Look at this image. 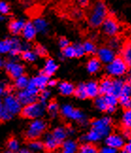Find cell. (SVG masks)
I'll return each instance as SVG.
<instances>
[{"instance_id":"6da1fadb","label":"cell","mask_w":131,"mask_h":153,"mask_svg":"<svg viewBox=\"0 0 131 153\" xmlns=\"http://www.w3.org/2000/svg\"><path fill=\"white\" fill-rule=\"evenodd\" d=\"M108 17V8L104 2L99 1L96 2L92 10H90V13L88 16L89 24L93 27H98L102 26L103 22Z\"/></svg>"},{"instance_id":"7a4b0ae2","label":"cell","mask_w":131,"mask_h":153,"mask_svg":"<svg viewBox=\"0 0 131 153\" xmlns=\"http://www.w3.org/2000/svg\"><path fill=\"white\" fill-rule=\"evenodd\" d=\"M45 111V105L40 102H35L25 106L20 111L21 115L24 118L28 119H37L38 117H41L44 114Z\"/></svg>"},{"instance_id":"3957f363","label":"cell","mask_w":131,"mask_h":153,"mask_svg":"<svg viewBox=\"0 0 131 153\" xmlns=\"http://www.w3.org/2000/svg\"><path fill=\"white\" fill-rule=\"evenodd\" d=\"M46 123L41 119H35L30 124H29L27 131L26 137L28 140H36L38 139L41 134H43L46 129Z\"/></svg>"},{"instance_id":"277c9868","label":"cell","mask_w":131,"mask_h":153,"mask_svg":"<svg viewBox=\"0 0 131 153\" xmlns=\"http://www.w3.org/2000/svg\"><path fill=\"white\" fill-rule=\"evenodd\" d=\"M127 64L121 57H115L114 60L107 66V72L111 76H121L127 72Z\"/></svg>"},{"instance_id":"5b68a950","label":"cell","mask_w":131,"mask_h":153,"mask_svg":"<svg viewBox=\"0 0 131 153\" xmlns=\"http://www.w3.org/2000/svg\"><path fill=\"white\" fill-rule=\"evenodd\" d=\"M93 129L98 132L101 138L109 136L111 128V119L110 117H102L100 119H95L92 122Z\"/></svg>"},{"instance_id":"8992f818","label":"cell","mask_w":131,"mask_h":153,"mask_svg":"<svg viewBox=\"0 0 131 153\" xmlns=\"http://www.w3.org/2000/svg\"><path fill=\"white\" fill-rule=\"evenodd\" d=\"M61 114L65 117H68V118L72 119V120L79 122L81 125L86 126L87 123H88L86 115L83 114L81 111L74 109L72 106H70V105L63 106L62 109H61Z\"/></svg>"},{"instance_id":"52a82bcc","label":"cell","mask_w":131,"mask_h":153,"mask_svg":"<svg viewBox=\"0 0 131 153\" xmlns=\"http://www.w3.org/2000/svg\"><path fill=\"white\" fill-rule=\"evenodd\" d=\"M2 107L13 116L14 114H19L22 110V105L18 101V99H17V97L15 96L11 95V94L5 97Z\"/></svg>"},{"instance_id":"ba28073f","label":"cell","mask_w":131,"mask_h":153,"mask_svg":"<svg viewBox=\"0 0 131 153\" xmlns=\"http://www.w3.org/2000/svg\"><path fill=\"white\" fill-rule=\"evenodd\" d=\"M102 29L104 33L108 35V36H115L119 32L120 26H119L118 22L116 21L115 18H113L111 16H108L103 22Z\"/></svg>"},{"instance_id":"9c48e42d","label":"cell","mask_w":131,"mask_h":153,"mask_svg":"<svg viewBox=\"0 0 131 153\" xmlns=\"http://www.w3.org/2000/svg\"><path fill=\"white\" fill-rule=\"evenodd\" d=\"M6 70H7L8 74L11 76L13 79H17L19 76L24 75V71L25 68L22 64L15 62H10L6 64Z\"/></svg>"},{"instance_id":"30bf717a","label":"cell","mask_w":131,"mask_h":153,"mask_svg":"<svg viewBox=\"0 0 131 153\" xmlns=\"http://www.w3.org/2000/svg\"><path fill=\"white\" fill-rule=\"evenodd\" d=\"M98 60L100 62L104 63H110L115 59V53L110 48H101L97 51Z\"/></svg>"},{"instance_id":"8fae6325","label":"cell","mask_w":131,"mask_h":153,"mask_svg":"<svg viewBox=\"0 0 131 153\" xmlns=\"http://www.w3.org/2000/svg\"><path fill=\"white\" fill-rule=\"evenodd\" d=\"M16 97H17V99H18V101L20 102V104L24 105V107H25V106H27V105L37 102L38 96L32 95V94H30L25 89V90L20 91L18 94H17Z\"/></svg>"},{"instance_id":"7c38bea8","label":"cell","mask_w":131,"mask_h":153,"mask_svg":"<svg viewBox=\"0 0 131 153\" xmlns=\"http://www.w3.org/2000/svg\"><path fill=\"white\" fill-rule=\"evenodd\" d=\"M106 145L107 146H110L114 149H122L124 146V140L120 135L110 134L106 138Z\"/></svg>"},{"instance_id":"4fadbf2b","label":"cell","mask_w":131,"mask_h":153,"mask_svg":"<svg viewBox=\"0 0 131 153\" xmlns=\"http://www.w3.org/2000/svg\"><path fill=\"white\" fill-rule=\"evenodd\" d=\"M43 144L44 146V149H46L47 152H52V151L56 150L57 149H58V146L61 145V143L58 142V141L52 136L51 133L45 134Z\"/></svg>"},{"instance_id":"5bb4252c","label":"cell","mask_w":131,"mask_h":153,"mask_svg":"<svg viewBox=\"0 0 131 153\" xmlns=\"http://www.w3.org/2000/svg\"><path fill=\"white\" fill-rule=\"evenodd\" d=\"M36 33L37 32L33 26V23H31V22L25 23V26H24V28L22 30V35L24 38L27 41H31L35 38V36H36Z\"/></svg>"},{"instance_id":"9a60e30c","label":"cell","mask_w":131,"mask_h":153,"mask_svg":"<svg viewBox=\"0 0 131 153\" xmlns=\"http://www.w3.org/2000/svg\"><path fill=\"white\" fill-rule=\"evenodd\" d=\"M99 88V95H110L112 90V80L110 78H106L98 84Z\"/></svg>"},{"instance_id":"2e32d148","label":"cell","mask_w":131,"mask_h":153,"mask_svg":"<svg viewBox=\"0 0 131 153\" xmlns=\"http://www.w3.org/2000/svg\"><path fill=\"white\" fill-rule=\"evenodd\" d=\"M61 153H76L77 152V144L73 140H65L61 143Z\"/></svg>"},{"instance_id":"e0dca14e","label":"cell","mask_w":131,"mask_h":153,"mask_svg":"<svg viewBox=\"0 0 131 153\" xmlns=\"http://www.w3.org/2000/svg\"><path fill=\"white\" fill-rule=\"evenodd\" d=\"M86 92L88 97L91 98H96L99 96V88H98V83L95 81H90L85 84Z\"/></svg>"},{"instance_id":"ac0fdd59","label":"cell","mask_w":131,"mask_h":153,"mask_svg":"<svg viewBox=\"0 0 131 153\" xmlns=\"http://www.w3.org/2000/svg\"><path fill=\"white\" fill-rule=\"evenodd\" d=\"M48 80H49L48 76H46L43 73L32 79L33 83L35 84V86L38 88L39 91H44V88L46 87L47 83H48Z\"/></svg>"},{"instance_id":"d6986e66","label":"cell","mask_w":131,"mask_h":153,"mask_svg":"<svg viewBox=\"0 0 131 153\" xmlns=\"http://www.w3.org/2000/svg\"><path fill=\"white\" fill-rule=\"evenodd\" d=\"M57 70H58V64L55 62L54 60H52V59H48V60H47L46 62H45L43 74L45 75L46 76H50L52 75H54Z\"/></svg>"},{"instance_id":"ffe728a7","label":"cell","mask_w":131,"mask_h":153,"mask_svg":"<svg viewBox=\"0 0 131 153\" xmlns=\"http://www.w3.org/2000/svg\"><path fill=\"white\" fill-rule=\"evenodd\" d=\"M58 90L63 96H71L74 94L75 86L72 83H70V82L63 81L58 84Z\"/></svg>"},{"instance_id":"44dd1931","label":"cell","mask_w":131,"mask_h":153,"mask_svg":"<svg viewBox=\"0 0 131 153\" xmlns=\"http://www.w3.org/2000/svg\"><path fill=\"white\" fill-rule=\"evenodd\" d=\"M51 135L58 141V142L61 144L62 142H64L65 139L67 137L66 128H64L62 127H58L51 132Z\"/></svg>"},{"instance_id":"7402d4cb","label":"cell","mask_w":131,"mask_h":153,"mask_svg":"<svg viewBox=\"0 0 131 153\" xmlns=\"http://www.w3.org/2000/svg\"><path fill=\"white\" fill-rule=\"evenodd\" d=\"M24 26H25V22L23 20H13L10 23L9 28L11 33L13 34H19L22 32Z\"/></svg>"},{"instance_id":"603a6c76","label":"cell","mask_w":131,"mask_h":153,"mask_svg":"<svg viewBox=\"0 0 131 153\" xmlns=\"http://www.w3.org/2000/svg\"><path fill=\"white\" fill-rule=\"evenodd\" d=\"M124 82L121 79H114L112 80V90H111V95L114 96L115 97L119 98V97L121 96L123 85Z\"/></svg>"},{"instance_id":"cb8c5ba5","label":"cell","mask_w":131,"mask_h":153,"mask_svg":"<svg viewBox=\"0 0 131 153\" xmlns=\"http://www.w3.org/2000/svg\"><path fill=\"white\" fill-rule=\"evenodd\" d=\"M28 150H30L32 153H40L44 150V146L43 142L39 140H32L28 143Z\"/></svg>"},{"instance_id":"d4e9b609","label":"cell","mask_w":131,"mask_h":153,"mask_svg":"<svg viewBox=\"0 0 131 153\" xmlns=\"http://www.w3.org/2000/svg\"><path fill=\"white\" fill-rule=\"evenodd\" d=\"M33 26L36 29V32H41V33H45L48 29V24L47 22L43 19V18H38L34 21Z\"/></svg>"},{"instance_id":"484cf974","label":"cell","mask_w":131,"mask_h":153,"mask_svg":"<svg viewBox=\"0 0 131 153\" xmlns=\"http://www.w3.org/2000/svg\"><path fill=\"white\" fill-rule=\"evenodd\" d=\"M101 68V62L97 58H93L88 62L87 64V70L91 74H94L98 72V70Z\"/></svg>"},{"instance_id":"4316f807","label":"cell","mask_w":131,"mask_h":153,"mask_svg":"<svg viewBox=\"0 0 131 153\" xmlns=\"http://www.w3.org/2000/svg\"><path fill=\"white\" fill-rule=\"evenodd\" d=\"M10 40H11V49L10 51V54L13 57H14L18 55L22 51V43L16 38H11Z\"/></svg>"},{"instance_id":"83f0119b","label":"cell","mask_w":131,"mask_h":153,"mask_svg":"<svg viewBox=\"0 0 131 153\" xmlns=\"http://www.w3.org/2000/svg\"><path fill=\"white\" fill-rule=\"evenodd\" d=\"M100 139H101V136L98 134V132H96L93 128L86 135L81 137V141H86V142H89L90 144H92L93 142H96V141Z\"/></svg>"},{"instance_id":"f1b7e54d","label":"cell","mask_w":131,"mask_h":153,"mask_svg":"<svg viewBox=\"0 0 131 153\" xmlns=\"http://www.w3.org/2000/svg\"><path fill=\"white\" fill-rule=\"evenodd\" d=\"M75 96L79 98V99H85L88 97L87 96V92H86V88L84 83H80L77 85V87H75V91H74Z\"/></svg>"},{"instance_id":"f546056e","label":"cell","mask_w":131,"mask_h":153,"mask_svg":"<svg viewBox=\"0 0 131 153\" xmlns=\"http://www.w3.org/2000/svg\"><path fill=\"white\" fill-rule=\"evenodd\" d=\"M28 78L27 76L25 75H23L21 76H19V78H17L15 79V87L17 88V89H19V90H25L27 84H28Z\"/></svg>"},{"instance_id":"4dcf8cb0","label":"cell","mask_w":131,"mask_h":153,"mask_svg":"<svg viewBox=\"0 0 131 153\" xmlns=\"http://www.w3.org/2000/svg\"><path fill=\"white\" fill-rule=\"evenodd\" d=\"M122 59L124 61V62L127 64V66H129L131 64V48L128 43L124 46L122 50Z\"/></svg>"},{"instance_id":"1f68e13d","label":"cell","mask_w":131,"mask_h":153,"mask_svg":"<svg viewBox=\"0 0 131 153\" xmlns=\"http://www.w3.org/2000/svg\"><path fill=\"white\" fill-rule=\"evenodd\" d=\"M78 153H98V149L93 144L87 143L82 145L78 149Z\"/></svg>"},{"instance_id":"d6a6232c","label":"cell","mask_w":131,"mask_h":153,"mask_svg":"<svg viewBox=\"0 0 131 153\" xmlns=\"http://www.w3.org/2000/svg\"><path fill=\"white\" fill-rule=\"evenodd\" d=\"M11 49V40L6 39L0 42V54H5V53H10Z\"/></svg>"},{"instance_id":"836d02e7","label":"cell","mask_w":131,"mask_h":153,"mask_svg":"<svg viewBox=\"0 0 131 153\" xmlns=\"http://www.w3.org/2000/svg\"><path fill=\"white\" fill-rule=\"evenodd\" d=\"M7 148H8V150L11 151V152H14V153L19 151L20 146H19L18 140L15 138H10L8 141V144H7Z\"/></svg>"},{"instance_id":"e575fe53","label":"cell","mask_w":131,"mask_h":153,"mask_svg":"<svg viewBox=\"0 0 131 153\" xmlns=\"http://www.w3.org/2000/svg\"><path fill=\"white\" fill-rule=\"evenodd\" d=\"M58 104L55 101V100H52L50 101V103L47 106V111H48V114L52 116V117H55L57 116L58 113Z\"/></svg>"},{"instance_id":"d590c367","label":"cell","mask_w":131,"mask_h":153,"mask_svg":"<svg viewBox=\"0 0 131 153\" xmlns=\"http://www.w3.org/2000/svg\"><path fill=\"white\" fill-rule=\"evenodd\" d=\"M103 97H104L105 103L108 107H116V105L118 104V98L115 97L114 96H112L111 94L106 95Z\"/></svg>"},{"instance_id":"8d00e7d4","label":"cell","mask_w":131,"mask_h":153,"mask_svg":"<svg viewBox=\"0 0 131 153\" xmlns=\"http://www.w3.org/2000/svg\"><path fill=\"white\" fill-rule=\"evenodd\" d=\"M122 123L126 128H130L131 127V111L130 110L124 111V113L123 114Z\"/></svg>"},{"instance_id":"74e56055","label":"cell","mask_w":131,"mask_h":153,"mask_svg":"<svg viewBox=\"0 0 131 153\" xmlns=\"http://www.w3.org/2000/svg\"><path fill=\"white\" fill-rule=\"evenodd\" d=\"M118 103H120L126 110H130V107H131V99H130V97H127V96H121V97H119V98H118Z\"/></svg>"},{"instance_id":"f35d334b","label":"cell","mask_w":131,"mask_h":153,"mask_svg":"<svg viewBox=\"0 0 131 153\" xmlns=\"http://www.w3.org/2000/svg\"><path fill=\"white\" fill-rule=\"evenodd\" d=\"M94 104H95V107H96V108H97L99 111H107V110H108V106L106 105L103 97H96Z\"/></svg>"},{"instance_id":"ab89813d","label":"cell","mask_w":131,"mask_h":153,"mask_svg":"<svg viewBox=\"0 0 131 153\" xmlns=\"http://www.w3.org/2000/svg\"><path fill=\"white\" fill-rule=\"evenodd\" d=\"M22 58H23V60H25V61H27V62H35V61H36L37 56H36V54H35L34 52L27 50V51H24V52H23Z\"/></svg>"},{"instance_id":"60d3db41","label":"cell","mask_w":131,"mask_h":153,"mask_svg":"<svg viewBox=\"0 0 131 153\" xmlns=\"http://www.w3.org/2000/svg\"><path fill=\"white\" fill-rule=\"evenodd\" d=\"M83 45V48H84V51L85 53H88V54H93V53L96 52V48H95V45L93 43L90 42V41H88V42H85L84 45Z\"/></svg>"},{"instance_id":"b9f144b4","label":"cell","mask_w":131,"mask_h":153,"mask_svg":"<svg viewBox=\"0 0 131 153\" xmlns=\"http://www.w3.org/2000/svg\"><path fill=\"white\" fill-rule=\"evenodd\" d=\"M35 54L36 56H40V57H45L47 55V49L44 48V46L41 45H37L35 46Z\"/></svg>"},{"instance_id":"7bdbcfd3","label":"cell","mask_w":131,"mask_h":153,"mask_svg":"<svg viewBox=\"0 0 131 153\" xmlns=\"http://www.w3.org/2000/svg\"><path fill=\"white\" fill-rule=\"evenodd\" d=\"M63 55L67 58H75V53L74 45H69L66 48H64L63 49Z\"/></svg>"},{"instance_id":"ee69618b","label":"cell","mask_w":131,"mask_h":153,"mask_svg":"<svg viewBox=\"0 0 131 153\" xmlns=\"http://www.w3.org/2000/svg\"><path fill=\"white\" fill-rule=\"evenodd\" d=\"M11 117H13V115L10 113H8V111L1 106V107H0V120H4V121L10 120Z\"/></svg>"},{"instance_id":"f6af8a7d","label":"cell","mask_w":131,"mask_h":153,"mask_svg":"<svg viewBox=\"0 0 131 153\" xmlns=\"http://www.w3.org/2000/svg\"><path fill=\"white\" fill-rule=\"evenodd\" d=\"M74 48H75V57L77 58H80L83 55L85 54V51L84 48H83V45L80 44H77L75 45H74Z\"/></svg>"},{"instance_id":"bcb514c9","label":"cell","mask_w":131,"mask_h":153,"mask_svg":"<svg viewBox=\"0 0 131 153\" xmlns=\"http://www.w3.org/2000/svg\"><path fill=\"white\" fill-rule=\"evenodd\" d=\"M130 94H131V86H130V83H129V82H126V83H124V85H123V89H122L121 96L130 97Z\"/></svg>"},{"instance_id":"7dc6e473","label":"cell","mask_w":131,"mask_h":153,"mask_svg":"<svg viewBox=\"0 0 131 153\" xmlns=\"http://www.w3.org/2000/svg\"><path fill=\"white\" fill-rule=\"evenodd\" d=\"M49 95H50L49 91H45V90L41 91V95L39 97V100H40L39 102L41 103V104H44V105H45V103L47 101V98L49 97Z\"/></svg>"},{"instance_id":"c3c4849f","label":"cell","mask_w":131,"mask_h":153,"mask_svg":"<svg viewBox=\"0 0 131 153\" xmlns=\"http://www.w3.org/2000/svg\"><path fill=\"white\" fill-rule=\"evenodd\" d=\"M10 13V7L8 3H6L4 1H0V14L5 15L8 14Z\"/></svg>"},{"instance_id":"681fc988","label":"cell","mask_w":131,"mask_h":153,"mask_svg":"<svg viewBox=\"0 0 131 153\" xmlns=\"http://www.w3.org/2000/svg\"><path fill=\"white\" fill-rule=\"evenodd\" d=\"M58 45H59V46H61V48L64 49V48H66L67 46L70 45V42L66 38H61V39H59Z\"/></svg>"},{"instance_id":"f907efd6","label":"cell","mask_w":131,"mask_h":153,"mask_svg":"<svg viewBox=\"0 0 131 153\" xmlns=\"http://www.w3.org/2000/svg\"><path fill=\"white\" fill-rule=\"evenodd\" d=\"M101 153H116V149L110 148V146H105L100 151Z\"/></svg>"},{"instance_id":"816d5d0a","label":"cell","mask_w":131,"mask_h":153,"mask_svg":"<svg viewBox=\"0 0 131 153\" xmlns=\"http://www.w3.org/2000/svg\"><path fill=\"white\" fill-rule=\"evenodd\" d=\"M124 151L127 153H131V144L127 143V145H124Z\"/></svg>"},{"instance_id":"f5cc1de1","label":"cell","mask_w":131,"mask_h":153,"mask_svg":"<svg viewBox=\"0 0 131 153\" xmlns=\"http://www.w3.org/2000/svg\"><path fill=\"white\" fill-rule=\"evenodd\" d=\"M110 46H111V49L112 48H118V41L116 40H112L111 41V43H110Z\"/></svg>"},{"instance_id":"db71d44e","label":"cell","mask_w":131,"mask_h":153,"mask_svg":"<svg viewBox=\"0 0 131 153\" xmlns=\"http://www.w3.org/2000/svg\"><path fill=\"white\" fill-rule=\"evenodd\" d=\"M57 83H58L57 80H55V79H49V80H48V83H47V85L50 86V87H53V86H56Z\"/></svg>"},{"instance_id":"11a10c76","label":"cell","mask_w":131,"mask_h":153,"mask_svg":"<svg viewBox=\"0 0 131 153\" xmlns=\"http://www.w3.org/2000/svg\"><path fill=\"white\" fill-rule=\"evenodd\" d=\"M123 134H124V136L126 137V138H130V131H129V128H126L124 129V131L123 132Z\"/></svg>"},{"instance_id":"9f6ffc18","label":"cell","mask_w":131,"mask_h":153,"mask_svg":"<svg viewBox=\"0 0 131 153\" xmlns=\"http://www.w3.org/2000/svg\"><path fill=\"white\" fill-rule=\"evenodd\" d=\"M115 111H116V107H108V110H107V111H108V113H110V114L114 113Z\"/></svg>"},{"instance_id":"6f0895ef","label":"cell","mask_w":131,"mask_h":153,"mask_svg":"<svg viewBox=\"0 0 131 153\" xmlns=\"http://www.w3.org/2000/svg\"><path fill=\"white\" fill-rule=\"evenodd\" d=\"M18 153H32L30 150H28L27 149H19Z\"/></svg>"},{"instance_id":"680465c9","label":"cell","mask_w":131,"mask_h":153,"mask_svg":"<svg viewBox=\"0 0 131 153\" xmlns=\"http://www.w3.org/2000/svg\"><path fill=\"white\" fill-rule=\"evenodd\" d=\"M81 6H87L88 5V1H79Z\"/></svg>"},{"instance_id":"91938a15","label":"cell","mask_w":131,"mask_h":153,"mask_svg":"<svg viewBox=\"0 0 131 153\" xmlns=\"http://www.w3.org/2000/svg\"><path fill=\"white\" fill-rule=\"evenodd\" d=\"M4 65V62H3V60L1 58H0V67H2Z\"/></svg>"},{"instance_id":"94428289","label":"cell","mask_w":131,"mask_h":153,"mask_svg":"<svg viewBox=\"0 0 131 153\" xmlns=\"http://www.w3.org/2000/svg\"><path fill=\"white\" fill-rule=\"evenodd\" d=\"M1 20H4V17H3L2 14H0V21H1Z\"/></svg>"},{"instance_id":"6125c7cd","label":"cell","mask_w":131,"mask_h":153,"mask_svg":"<svg viewBox=\"0 0 131 153\" xmlns=\"http://www.w3.org/2000/svg\"><path fill=\"white\" fill-rule=\"evenodd\" d=\"M5 153H14V152H11V151H10V150H7Z\"/></svg>"},{"instance_id":"be15d7a7","label":"cell","mask_w":131,"mask_h":153,"mask_svg":"<svg viewBox=\"0 0 131 153\" xmlns=\"http://www.w3.org/2000/svg\"><path fill=\"white\" fill-rule=\"evenodd\" d=\"M2 106V103H1V99H0V107Z\"/></svg>"},{"instance_id":"e7e4bbea","label":"cell","mask_w":131,"mask_h":153,"mask_svg":"<svg viewBox=\"0 0 131 153\" xmlns=\"http://www.w3.org/2000/svg\"><path fill=\"white\" fill-rule=\"evenodd\" d=\"M121 153H127V152H126V151H124V150H123V151H122Z\"/></svg>"},{"instance_id":"03108f58","label":"cell","mask_w":131,"mask_h":153,"mask_svg":"<svg viewBox=\"0 0 131 153\" xmlns=\"http://www.w3.org/2000/svg\"><path fill=\"white\" fill-rule=\"evenodd\" d=\"M46 153H53V152H46Z\"/></svg>"}]
</instances>
